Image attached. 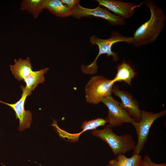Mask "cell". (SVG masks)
<instances>
[{"instance_id":"6da1fadb","label":"cell","mask_w":166,"mask_h":166,"mask_svg":"<svg viewBox=\"0 0 166 166\" xmlns=\"http://www.w3.org/2000/svg\"><path fill=\"white\" fill-rule=\"evenodd\" d=\"M144 3L150 10V17L137 29L134 34L131 44L137 47L155 41L162 32L166 20L164 11L154 2L148 0Z\"/></svg>"},{"instance_id":"7a4b0ae2","label":"cell","mask_w":166,"mask_h":166,"mask_svg":"<svg viewBox=\"0 0 166 166\" xmlns=\"http://www.w3.org/2000/svg\"><path fill=\"white\" fill-rule=\"evenodd\" d=\"M89 39L93 45H96L98 46L99 52L93 62L89 65H82L81 66L83 73L88 74H93L96 73L98 68L97 64V61L99 56L102 54H106L107 57L112 56L113 61H117L118 60V54L112 50V46L114 44L120 42L131 44L133 40L132 37L124 36L116 31L112 32L110 38L108 39H101L93 35Z\"/></svg>"},{"instance_id":"3957f363","label":"cell","mask_w":166,"mask_h":166,"mask_svg":"<svg viewBox=\"0 0 166 166\" xmlns=\"http://www.w3.org/2000/svg\"><path fill=\"white\" fill-rule=\"evenodd\" d=\"M92 133L106 143L115 156L120 154L124 155L127 152L133 150L136 144L132 135H117L108 124L102 129L93 130Z\"/></svg>"},{"instance_id":"277c9868","label":"cell","mask_w":166,"mask_h":166,"mask_svg":"<svg viewBox=\"0 0 166 166\" xmlns=\"http://www.w3.org/2000/svg\"><path fill=\"white\" fill-rule=\"evenodd\" d=\"M114 83L103 76L92 77L85 87L86 102L93 105H97L103 98L111 95Z\"/></svg>"},{"instance_id":"5b68a950","label":"cell","mask_w":166,"mask_h":166,"mask_svg":"<svg viewBox=\"0 0 166 166\" xmlns=\"http://www.w3.org/2000/svg\"><path fill=\"white\" fill-rule=\"evenodd\" d=\"M166 114V110L157 113L141 110L140 121L139 122L135 121L131 123L135 129L138 139L132 155L140 153L147 140L150 129L153 122Z\"/></svg>"},{"instance_id":"8992f818","label":"cell","mask_w":166,"mask_h":166,"mask_svg":"<svg viewBox=\"0 0 166 166\" xmlns=\"http://www.w3.org/2000/svg\"><path fill=\"white\" fill-rule=\"evenodd\" d=\"M101 102L108 109V114L105 119L111 128L121 126L124 123L131 124L136 121L121 106L120 102L111 95L102 98Z\"/></svg>"},{"instance_id":"52a82bcc","label":"cell","mask_w":166,"mask_h":166,"mask_svg":"<svg viewBox=\"0 0 166 166\" xmlns=\"http://www.w3.org/2000/svg\"><path fill=\"white\" fill-rule=\"evenodd\" d=\"M72 16L79 19L83 17L93 16L103 19L111 25H123L126 24L123 18L111 13L107 10L98 6L94 9L85 8L78 5L73 10Z\"/></svg>"},{"instance_id":"ba28073f","label":"cell","mask_w":166,"mask_h":166,"mask_svg":"<svg viewBox=\"0 0 166 166\" xmlns=\"http://www.w3.org/2000/svg\"><path fill=\"white\" fill-rule=\"evenodd\" d=\"M22 93L20 99L14 104L6 103L0 100V103L10 107L15 112L16 119L19 120L18 129L22 131L29 128L32 122V113L30 110L25 109V103L27 97L30 95L22 85L20 86Z\"/></svg>"},{"instance_id":"9c48e42d","label":"cell","mask_w":166,"mask_h":166,"mask_svg":"<svg viewBox=\"0 0 166 166\" xmlns=\"http://www.w3.org/2000/svg\"><path fill=\"white\" fill-rule=\"evenodd\" d=\"M112 93L121 99V106L128 112L136 122H139L141 119V110L137 102L131 94L123 90L119 89L118 85H113Z\"/></svg>"},{"instance_id":"30bf717a","label":"cell","mask_w":166,"mask_h":166,"mask_svg":"<svg viewBox=\"0 0 166 166\" xmlns=\"http://www.w3.org/2000/svg\"><path fill=\"white\" fill-rule=\"evenodd\" d=\"M99 6H103L113 12L115 14L128 19L133 14L136 8L141 4L137 5L134 3L125 2L117 0H96Z\"/></svg>"},{"instance_id":"8fae6325","label":"cell","mask_w":166,"mask_h":166,"mask_svg":"<svg viewBox=\"0 0 166 166\" xmlns=\"http://www.w3.org/2000/svg\"><path fill=\"white\" fill-rule=\"evenodd\" d=\"M14 64L10 65L11 71L15 78L19 81L27 78L33 72L30 59L27 57L25 59L19 58L14 60Z\"/></svg>"},{"instance_id":"7c38bea8","label":"cell","mask_w":166,"mask_h":166,"mask_svg":"<svg viewBox=\"0 0 166 166\" xmlns=\"http://www.w3.org/2000/svg\"><path fill=\"white\" fill-rule=\"evenodd\" d=\"M44 9H47L52 14L61 18L72 16L73 10L65 6L59 0H45Z\"/></svg>"},{"instance_id":"4fadbf2b","label":"cell","mask_w":166,"mask_h":166,"mask_svg":"<svg viewBox=\"0 0 166 166\" xmlns=\"http://www.w3.org/2000/svg\"><path fill=\"white\" fill-rule=\"evenodd\" d=\"M117 74L112 80L113 82L114 83L117 81H123L131 85L132 80L135 77L136 73L131 65L124 61L117 65Z\"/></svg>"},{"instance_id":"5bb4252c","label":"cell","mask_w":166,"mask_h":166,"mask_svg":"<svg viewBox=\"0 0 166 166\" xmlns=\"http://www.w3.org/2000/svg\"><path fill=\"white\" fill-rule=\"evenodd\" d=\"M49 69V68H45L38 71H33L23 81L26 85L25 88L30 95L38 84L43 83L45 81L44 75Z\"/></svg>"},{"instance_id":"9a60e30c","label":"cell","mask_w":166,"mask_h":166,"mask_svg":"<svg viewBox=\"0 0 166 166\" xmlns=\"http://www.w3.org/2000/svg\"><path fill=\"white\" fill-rule=\"evenodd\" d=\"M116 156V158L109 160L107 166H139L142 160L140 154H134L129 158L123 154Z\"/></svg>"},{"instance_id":"2e32d148","label":"cell","mask_w":166,"mask_h":166,"mask_svg":"<svg viewBox=\"0 0 166 166\" xmlns=\"http://www.w3.org/2000/svg\"><path fill=\"white\" fill-rule=\"evenodd\" d=\"M45 0H23L20 4L21 10H26L37 19L44 9Z\"/></svg>"},{"instance_id":"e0dca14e","label":"cell","mask_w":166,"mask_h":166,"mask_svg":"<svg viewBox=\"0 0 166 166\" xmlns=\"http://www.w3.org/2000/svg\"><path fill=\"white\" fill-rule=\"evenodd\" d=\"M106 122L105 119L98 117L89 121H85L83 123L81 128L84 132L89 130H93L98 127L104 126Z\"/></svg>"},{"instance_id":"ac0fdd59","label":"cell","mask_w":166,"mask_h":166,"mask_svg":"<svg viewBox=\"0 0 166 166\" xmlns=\"http://www.w3.org/2000/svg\"><path fill=\"white\" fill-rule=\"evenodd\" d=\"M139 166H166V163L157 164L153 161L149 156L146 154Z\"/></svg>"},{"instance_id":"d6986e66","label":"cell","mask_w":166,"mask_h":166,"mask_svg":"<svg viewBox=\"0 0 166 166\" xmlns=\"http://www.w3.org/2000/svg\"><path fill=\"white\" fill-rule=\"evenodd\" d=\"M66 6L71 9L73 10L79 4V0H61Z\"/></svg>"}]
</instances>
